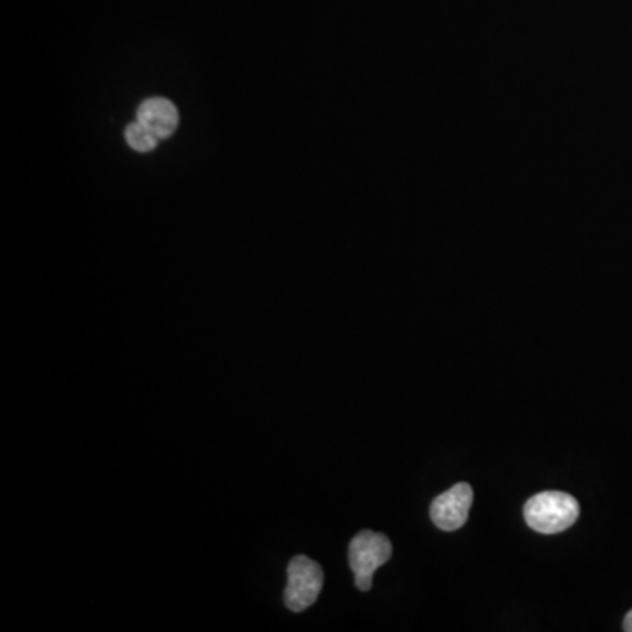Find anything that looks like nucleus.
I'll use <instances>...</instances> for the list:
<instances>
[{"label": "nucleus", "mask_w": 632, "mask_h": 632, "mask_svg": "<svg viewBox=\"0 0 632 632\" xmlns=\"http://www.w3.org/2000/svg\"><path fill=\"white\" fill-rule=\"evenodd\" d=\"M580 515V504L566 492H542L524 506L525 522L537 533L557 534L571 527Z\"/></svg>", "instance_id": "nucleus-1"}, {"label": "nucleus", "mask_w": 632, "mask_h": 632, "mask_svg": "<svg viewBox=\"0 0 632 632\" xmlns=\"http://www.w3.org/2000/svg\"><path fill=\"white\" fill-rule=\"evenodd\" d=\"M392 557V543L385 534L362 531L350 543L348 560L356 575V587L368 592L373 587V576L377 569L389 563Z\"/></svg>", "instance_id": "nucleus-2"}, {"label": "nucleus", "mask_w": 632, "mask_h": 632, "mask_svg": "<svg viewBox=\"0 0 632 632\" xmlns=\"http://www.w3.org/2000/svg\"><path fill=\"white\" fill-rule=\"evenodd\" d=\"M285 607L295 613L308 610L320 596L324 587V569L320 564L309 559L306 555H297L286 568Z\"/></svg>", "instance_id": "nucleus-3"}, {"label": "nucleus", "mask_w": 632, "mask_h": 632, "mask_svg": "<svg viewBox=\"0 0 632 632\" xmlns=\"http://www.w3.org/2000/svg\"><path fill=\"white\" fill-rule=\"evenodd\" d=\"M472 506V489L468 483H457L445 494L434 499L431 519L442 531H457L468 522Z\"/></svg>", "instance_id": "nucleus-4"}, {"label": "nucleus", "mask_w": 632, "mask_h": 632, "mask_svg": "<svg viewBox=\"0 0 632 632\" xmlns=\"http://www.w3.org/2000/svg\"><path fill=\"white\" fill-rule=\"evenodd\" d=\"M138 120L159 139H167L178 129V109L167 99H148L139 106Z\"/></svg>", "instance_id": "nucleus-5"}, {"label": "nucleus", "mask_w": 632, "mask_h": 632, "mask_svg": "<svg viewBox=\"0 0 632 632\" xmlns=\"http://www.w3.org/2000/svg\"><path fill=\"white\" fill-rule=\"evenodd\" d=\"M126 139L129 146L139 153L152 152V150H155L156 143L161 141V139L153 134L152 130L148 129V127L139 122V120L127 127Z\"/></svg>", "instance_id": "nucleus-6"}, {"label": "nucleus", "mask_w": 632, "mask_h": 632, "mask_svg": "<svg viewBox=\"0 0 632 632\" xmlns=\"http://www.w3.org/2000/svg\"><path fill=\"white\" fill-rule=\"evenodd\" d=\"M624 631L632 632V610L625 615Z\"/></svg>", "instance_id": "nucleus-7"}]
</instances>
